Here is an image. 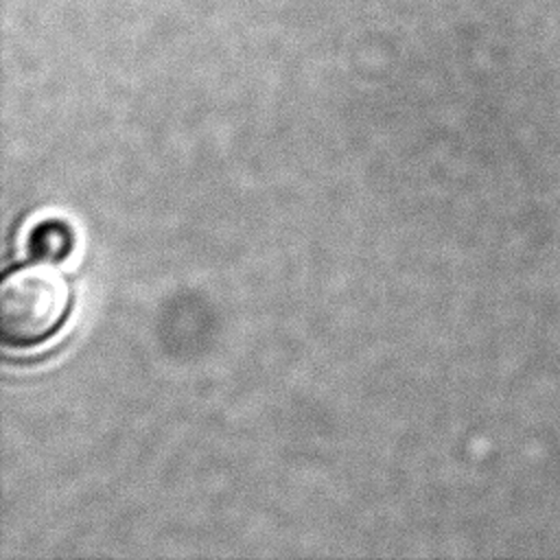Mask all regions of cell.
Returning <instances> with one entry per match:
<instances>
[{"instance_id":"obj_2","label":"cell","mask_w":560,"mask_h":560,"mask_svg":"<svg viewBox=\"0 0 560 560\" xmlns=\"http://www.w3.org/2000/svg\"><path fill=\"white\" fill-rule=\"evenodd\" d=\"M72 232L63 221L46 219L33 225L28 234V252L46 262H59L72 252Z\"/></svg>"},{"instance_id":"obj_1","label":"cell","mask_w":560,"mask_h":560,"mask_svg":"<svg viewBox=\"0 0 560 560\" xmlns=\"http://www.w3.org/2000/svg\"><path fill=\"white\" fill-rule=\"evenodd\" d=\"M68 280L52 267H24L0 289V335L11 348H31L50 339L70 311Z\"/></svg>"}]
</instances>
